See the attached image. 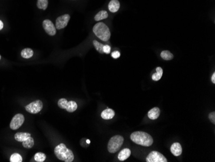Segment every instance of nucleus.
<instances>
[{"label": "nucleus", "instance_id": "3", "mask_svg": "<svg viewBox=\"0 0 215 162\" xmlns=\"http://www.w3.org/2000/svg\"><path fill=\"white\" fill-rule=\"evenodd\" d=\"M93 32L102 41L108 42L110 38L111 33L108 27L104 23L99 22L93 28Z\"/></svg>", "mask_w": 215, "mask_h": 162}, {"label": "nucleus", "instance_id": "28", "mask_svg": "<svg viewBox=\"0 0 215 162\" xmlns=\"http://www.w3.org/2000/svg\"><path fill=\"white\" fill-rule=\"evenodd\" d=\"M103 51L104 53H106V54H109L111 51V47L110 46H109L108 45H105L103 46Z\"/></svg>", "mask_w": 215, "mask_h": 162}, {"label": "nucleus", "instance_id": "24", "mask_svg": "<svg viewBox=\"0 0 215 162\" xmlns=\"http://www.w3.org/2000/svg\"><path fill=\"white\" fill-rule=\"evenodd\" d=\"M34 159L37 162H43L46 160V155L43 152H37L34 156Z\"/></svg>", "mask_w": 215, "mask_h": 162}, {"label": "nucleus", "instance_id": "27", "mask_svg": "<svg viewBox=\"0 0 215 162\" xmlns=\"http://www.w3.org/2000/svg\"><path fill=\"white\" fill-rule=\"evenodd\" d=\"M209 119L212 123H215V112H212V113L209 114Z\"/></svg>", "mask_w": 215, "mask_h": 162}, {"label": "nucleus", "instance_id": "25", "mask_svg": "<svg viewBox=\"0 0 215 162\" xmlns=\"http://www.w3.org/2000/svg\"><path fill=\"white\" fill-rule=\"evenodd\" d=\"M23 161V158L20 154L18 153H14L12 154L10 158L11 162H21Z\"/></svg>", "mask_w": 215, "mask_h": 162}, {"label": "nucleus", "instance_id": "19", "mask_svg": "<svg viewBox=\"0 0 215 162\" xmlns=\"http://www.w3.org/2000/svg\"><path fill=\"white\" fill-rule=\"evenodd\" d=\"M108 17V12L105 11H101L100 12H99L98 13L95 15V20L97 21H99L102 20L106 19Z\"/></svg>", "mask_w": 215, "mask_h": 162}, {"label": "nucleus", "instance_id": "20", "mask_svg": "<svg viewBox=\"0 0 215 162\" xmlns=\"http://www.w3.org/2000/svg\"><path fill=\"white\" fill-rule=\"evenodd\" d=\"M22 143H23V146L25 148L30 149V148H32L34 145V140L32 137L30 136L25 140V141L22 142Z\"/></svg>", "mask_w": 215, "mask_h": 162}, {"label": "nucleus", "instance_id": "9", "mask_svg": "<svg viewBox=\"0 0 215 162\" xmlns=\"http://www.w3.org/2000/svg\"><path fill=\"white\" fill-rule=\"evenodd\" d=\"M43 27L48 35L54 36L56 34V28L50 20H45L43 23Z\"/></svg>", "mask_w": 215, "mask_h": 162}, {"label": "nucleus", "instance_id": "22", "mask_svg": "<svg viewBox=\"0 0 215 162\" xmlns=\"http://www.w3.org/2000/svg\"><path fill=\"white\" fill-rule=\"evenodd\" d=\"M48 0H37V7L42 10H46L48 7Z\"/></svg>", "mask_w": 215, "mask_h": 162}, {"label": "nucleus", "instance_id": "5", "mask_svg": "<svg viewBox=\"0 0 215 162\" xmlns=\"http://www.w3.org/2000/svg\"><path fill=\"white\" fill-rule=\"evenodd\" d=\"M146 160L147 162H167V160L163 154L158 151H152L148 154Z\"/></svg>", "mask_w": 215, "mask_h": 162}, {"label": "nucleus", "instance_id": "30", "mask_svg": "<svg viewBox=\"0 0 215 162\" xmlns=\"http://www.w3.org/2000/svg\"><path fill=\"white\" fill-rule=\"evenodd\" d=\"M211 81H212V82H213V83H215V73H214L213 74V75H212Z\"/></svg>", "mask_w": 215, "mask_h": 162}, {"label": "nucleus", "instance_id": "16", "mask_svg": "<svg viewBox=\"0 0 215 162\" xmlns=\"http://www.w3.org/2000/svg\"><path fill=\"white\" fill-rule=\"evenodd\" d=\"M77 108V104L76 101H68L66 107H65V110L69 112V113H73V112L76 111Z\"/></svg>", "mask_w": 215, "mask_h": 162}, {"label": "nucleus", "instance_id": "2", "mask_svg": "<svg viewBox=\"0 0 215 162\" xmlns=\"http://www.w3.org/2000/svg\"><path fill=\"white\" fill-rule=\"evenodd\" d=\"M54 154L59 160L65 162H71L74 159L72 151L67 148L64 143L57 145L54 149Z\"/></svg>", "mask_w": 215, "mask_h": 162}, {"label": "nucleus", "instance_id": "4", "mask_svg": "<svg viewBox=\"0 0 215 162\" xmlns=\"http://www.w3.org/2000/svg\"><path fill=\"white\" fill-rule=\"evenodd\" d=\"M124 138L123 136L116 135L112 137L108 144V150L110 153H115L123 145Z\"/></svg>", "mask_w": 215, "mask_h": 162}, {"label": "nucleus", "instance_id": "21", "mask_svg": "<svg viewBox=\"0 0 215 162\" xmlns=\"http://www.w3.org/2000/svg\"><path fill=\"white\" fill-rule=\"evenodd\" d=\"M160 56L161 58L163 59L164 60L166 61H169V60H171L173 59L174 56L172 54V53L170 52L169 51H164L161 52L160 54Z\"/></svg>", "mask_w": 215, "mask_h": 162}, {"label": "nucleus", "instance_id": "14", "mask_svg": "<svg viewBox=\"0 0 215 162\" xmlns=\"http://www.w3.org/2000/svg\"><path fill=\"white\" fill-rule=\"evenodd\" d=\"M131 155V151L129 149H124L123 150L121 151L119 155H118V159L120 161H124L127 160Z\"/></svg>", "mask_w": 215, "mask_h": 162}, {"label": "nucleus", "instance_id": "33", "mask_svg": "<svg viewBox=\"0 0 215 162\" xmlns=\"http://www.w3.org/2000/svg\"><path fill=\"white\" fill-rule=\"evenodd\" d=\"M1 56H0V60H1Z\"/></svg>", "mask_w": 215, "mask_h": 162}, {"label": "nucleus", "instance_id": "8", "mask_svg": "<svg viewBox=\"0 0 215 162\" xmlns=\"http://www.w3.org/2000/svg\"><path fill=\"white\" fill-rule=\"evenodd\" d=\"M70 19V16L69 14H64L58 17L55 21V28L59 30L64 29L67 26Z\"/></svg>", "mask_w": 215, "mask_h": 162}, {"label": "nucleus", "instance_id": "18", "mask_svg": "<svg viewBox=\"0 0 215 162\" xmlns=\"http://www.w3.org/2000/svg\"><path fill=\"white\" fill-rule=\"evenodd\" d=\"M156 71H157V73L153 74L152 80L153 81H156V82H157V81L160 80L161 79L162 76L163 70L161 67H157V68H156Z\"/></svg>", "mask_w": 215, "mask_h": 162}, {"label": "nucleus", "instance_id": "7", "mask_svg": "<svg viewBox=\"0 0 215 162\" xmlns=\"http://www.w3.org/2000/svg\"><path fill=\"white\" fill-rule=\"evenodd\" d=\"M25 121V117L23 114H15L12 119L10 123V127L12 130H17L22 125Z\"/></svg>", "mask_w": 215, "mask_h": 162}, {"label": "nucleus", "instance_id": "15", "mask_svg": "<svg viewBox=\"0 0 215 162\" xmlns=\"http://www.w3.org/2000/svg\"><path fill=\"white\" fill-rule=\"evenodd\" d=\"M30 135V134L28 132H17L14 135V138L18 142H22L25 141L27 138H29V137L31 136Z\"/></svg>", "mask_w": 215, "mask_h": 162}, {"label": "nucleus", "instance_id": "31", "mask_svg": "<svg viewBox=\"0 0 215 162\" xmlns=\"http://www.w3.org/2000/svg\"><path fill=\"white\" fill-rule=\"evenodd\" d=\"M3 28H4V23H3L2 21L0 20V30L3 29Z\"/></svg>", "mask_w": 215, "mask_h": 162}, {"label": "nucleus", "instance_id": "17", "mask_svg": "<svg viewBox=\"0 0 215 162\" xmlns=\"http://www.w3.org/2000/svg\"><path fill=\"white\" fill-rule=\"evenodd\" d=\"M21 55L23 58L25 59H29L31 57L33 56L34 55V51H32V49L30 48H27V49H24L21 52Z\"/></svg>", "mask_w": 215, "mask_h": 162}, {"label": "nucleus", "instance_id": "12", "mask_svg": "<svg viewBox=\"0 0 215 162\" xmlns=\"http://www.w3.org/2000/svg\"><path fill=\"white\" fill-rule=\"evenodd\" d=\"M115 116V112L111 108H107L102 112L101 117L103 120H111Z\"/></svg>", "mask_w": 215, "mask_h": 162}, {"label": "nucleus", "instance_id": "10", "mask_svg": "<svg viewBox=\"0 0 215 162\" xmlns=\"http://www.w3.org/2000/svg\"><path fill=\"white\" fill-rule=\"evenodd\" d=\"M171 152L175 156H180L182 152V148L179 143H174L171 147Z\"/></svg>", "mask_w": 215, "mask_h": 162}, {"label": "nucleus", "instance_id": "23", "mask_svg": "<svg viewBox=\"0 0 215 162\" xmlns=\"http://www.w3.org/2000/svg\"><path fill=\"white\" fill-rule=\"evenodd\" d=\"M93 45H94L95 48L97 51L99 53H101V54H103L104 53V51H103L104 45L103 44H102V43L98 42L97 41H96V40H93Z\"/></svg>", "mask_w": 215, "mask_h": 162}, {"label": "nucleus", "instance_id": "29", "mask_svg": "<svg viewBox=\"0 0 215 162\" xmlns=\"http://www.w3.org/2000/svg\"><path fill=\"white\" fill-rule=\"evenodd\" d=\"M120 56V52L119 51H114V52H112V54H111V56L115 59H117L118 58H119Z\"/></svg>", "mask_w": 215, "mask_h": 162}, {"label": "nucleus", "instance_id": "13", "mask_svg": "<svg viewBox=\"0 0 215 162\" xmlns=\"http://www.w3.org/2000/svg\"><path fill=\"white\" fill-rule=\"evenodd\" d=\"M120 8V3L118 0H111L108 4V9L111 12H116Z\"/></svg>", "mask_w": 215, "mask_h": 162}, {"label": "nucleus", "instance_id": "32", "mask_svg": "<svg viewBox=\"0 0 215 162\" xmlns=\"http://www.w3.org/2000/svg\"><path fill=\"white\" fill-rule=\"evenodd\" d=\"M86 142L88 143H90V141L89 139H88V140H87V141H86Z\"/></svg>", "mask_w": 215, "mask_h": 162}, {"label": "nucleus", "instance_id": "26", "mask_svg": "<svg viewBox=\"0 0 215 162\" xmlns=\"http://www.w3.org/2000/svg\"><path fill=\"white\" fill-rule=\"evenodd\" d=\"M67 103H68V101H67V99L61 98L58 101V106L61 108H63V109H65V107H66Z\"/></svg>", "mask_w": 215, "mask_h": 162}, {"label": "nucleus", "instance_id": "1", "mask_svg": "<svg viewBox=\"0 0 215 162\" xmlns=\"http://www.w3.org/2000/svg\"><path fill=\"white\" fill-rule=\"evenodd\" d=\"M130 138L136 144L144 147H149L153 143V139L151 135L145 132H134L131 135Z\"/></svg>", "mask_w": 215, "mask_h": 162}, {"label": "nucleus", "instance_id": "11", "mask_svg": "<svg viewBox=\"0 0 215 162\" xmlns=\"http://www.w3.org/2000/svg\"><path fill=\"white\" fill-rule=\"evenodd\" d=\"M160 114V108L158 107H154L148 112V116L150 120H157V118L159 117Z\"/></svg>", "mask_w": 215, "mask_h": 162}, {"label": "nucleus", "instance_id": "6", "mask_svg": "<svg viewBox=\"0 0 215 162\" xmlns=\"http://www.w3.org/2000/svg\"><path fill=\"white\" fill-rule=\"evenodd\" d=\"M43 108V103L41 100H36L25 107V109L27 112L31 114H37L39 113Z\"/></svg>", "mask_w": 215, "mask_h": 162}]
</instances>
